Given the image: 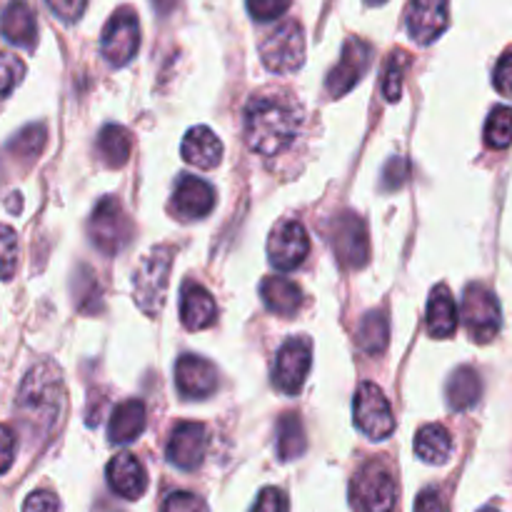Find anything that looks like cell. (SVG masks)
<instances>
[{
  "mask_svg": "<svg viewBox=\"0 0 512 512\" xmlns=\"http://www.w3.org/2000/svg\"><path fill=\"white\" fill-rule=\"evenodd\" d=\"M170 268H173V250L170 248H155L153 253L140 260L138 270L133 275V290L135 303L143 313H160L165 295H168Z\"/></svg>",
  "mask_w": 512,
  "mask_h": 512,
  "instance_id": "3",
  "label": "cell"
},
{
  "mask_svg": "<svg viewBox=\"0 0 512 512\" xmlns=\"http://www.w3.org/2000/svg\"><path fill=\"white\" fill-rule=\"evenodd\" d=\"M215 193L205 180L193 178V175H180L173 193V208L180 218L193 220L205 218L213 210Z\"/></svg>",
  "mask_w": 512,
  "mask_h": 512,
  "instance_id": "18",
  "label": "cell"
},
{
  "mask_svg": "<svg viewBox=\"0 0 512 512\" xmlns=\"http://www.w3.org/2000/svg\"><path fill=\"white\" fill-rule=\"evenodd\" d=\"M483 395V383H480V375L473 368H458L453 373V378L448 380V403L450 408L463 413V410L473 408L475 403Z\"/></svg>",
  "mask_w": 512,
  "mask_h": 512,
  "instance_id": "26",
  "label": "cell"
},
{
  "mask_svg": "<svg viewBox=\"0 0 512 512\" xmlns=\"http://www.w3.org/2000/svg\"><path fill=\"white\" fill-rule=\"evenodd\" d=\"M175 385L183 398H210L218 388V375L215 368L205 358L198 355H183L175 363Z\"/></svg>",
  "mask_w": 512,
  "mask_h": 512,
  "instance_id": "16",
  "label": "cell"
},
{
  "mask_svg": "<svg viewBox=\"0 0 512 512\" xmlns=\"http://www.w3.org/2000/svg\"><path fill=\"white\" fill-rule=\"evenodd\" d=\"M48 5L53 8V13L58 18H63L65 23H75V20L83 15L88 0H48Z\"/></svg>",
  "mask_w": 512,
  "mask_h": 512,
  "instance_id": "38",
  "label": "cell"
},
{
  "mask_svg": "<svg viewBox=\"0 0 512 512\" xmlns=\"http://www.w3.org/2000/svg\"><path fill=\"white\" fill-rule=\"evenodd\" d=\"M415 512H445V503L438 490H423L415 500Z\"/></svg>",
  "mask_w": 512,
  "mask_h": 512,
  "instance_id": "43",
  "label": "cell"
},
{
  "mask_svg": "<svg viewBox=\"0 0 512 512\" xmlns=\"http://www.w3.org/2000/svg\"><path fill=\"white\" fill-rule=\"evenodd\" d=\"M458 305L450 290L445 285H438L430 295L428 303V333L430 338H453L455 328H458Z\"/></svg>",
  "mask_w": 512,
  "mask_h": 512,
  "instance_id": "22",
  "label": "cell"
},
{
  "mask_svg": "<svg viewBox=\"0 0 512 512\" xmlns=\"http://www.w3.org/2000/svg\"><path fill=\"white\" fill-rule=\"evenodd\" d=\"M300 113L283 98H255L245 108V138L260 155H278L295 140Z\"/></svg>",
  "mask_w": 512,
  "mask_h": 512,
  "instance_id": "1",
  "label": "cell"
},
{
  "mask_svg": "<svg viewBox=\"0 0 512 512\" xmlns=\"http://www.w3.org/2000/svg\"><path fill=\"white\" fill-rule=\"evenodd\" d=\"M495 88H498L500 95L505 98H512V50L505 53L503 58L498 60V68H495V78H493Z\"/></svg>",
  "mask_w": 512,
  "mask_h": 512,
  "instance_id": "36",
  "label": "cell"
},
{
  "mask_svg": "<svg viewBox=\"0 0 512 512\" xmlns=\"http://www.w3.org/2000/svg\"><path fill=\"white\" fill-rule=\"evenodd\" d=\"M140 45V28L138 18L133 15V10L123 8L108 20L103 30V38H100V53L108 60L110 65L120 68V65L128 63L135 53H138Z\"/></svg>",
  "mask_w": 512,
  "mask_h": 512,
  "instance_id": "9",
  "label": "cell"
},
{
  "mask_svg": "<svg viewBox=\"0 0 512 512\" xmlns=\"http://www.w3.org/2000/svg\"><path fill=\"white\" fill-rule=\"evenodd\" d=\"M145 428V405L140 400H125L123 405H118L110 418L108 425V438L110 443H133Z\"/></svg>",
  "mask_w": 512,
  "mask_h": 512,
  "instance_id": "23",
  "label": "cell"
},
{
  "mask_svg": "<svg viewBox=\"0 0 512 512\" xmlns=\"http://www.w3.org/2000/svg\"><path fill=\"white\" fill-rule=\"evenodd\" d=\"M215 300L203 285L188 283L183 288V300H180V318L188 330H203L215 320Z\"/></svg>",
  "mask_w": 512,
  "mask_h": 512,
  "instance_id": "21",
  "label": "cell"
},
{
  "mask_svg": "<svg viewBox=\"0 0 512 512\" xmlns=\"http://www.w3.org/2000/svg\"><path fill=\"white\" fill-rule=\"evenodd\" d=\"M288 5L290 0H248L250 15L255 20H263V23L280 18L288 10Z\"/></svg>",
  "mask_w": 512,
  "mask_h": 512,
  "instance_id": "34",
  "label": "cell"
},
{
  "mask_svg": "<svg viewBox=\"0 0 512 512\" xmlns=\"http://www.w3.org/2000/svg\"><path fill=\"white\" fill-rule=\"evenodd\" d=\"M253 512H285V498L280 490L275 488H265L260 493L258 503H255Z\"/></svg>",
  "mask_w": 512,
  "mask_h": 512,
  "instance_id": "42",
  "label": "cell"
},
{
  "mask_svg": "<svg viewBox=\"0 0 512 512\" xmlns=\"http://www.w3.org/2000/svg\"><path fill=\"white\" fill-rule=\"evenodd\" d=\"M180 153H183L185 163L195 165V168L210 170L220 163V158H223V143H220V138L213 130L198 125V128L188 130L183 145H180Z\"/></svg>",
  "mask_w": 512,
  "mask_h": 512,
  "instance_id": "19",
  "label": "cell"
},
{
  "mask_svg": "<svg viewBox=\"0 0 512 512\" xmlns=\"http://www.w3.org/2000/svg\"><path fill=\"white\" fill-rule=\"evenodd\" d=\"M313 358H310V343L303 338H293L278 350L275 355V370L273 380L275 388L283 390V393L295 395L303 388L305 378H308V370Z\"/></svg>",
  "mask_w": 512,
  "mask_h": 512,
  "instance_id": "11",
  "label": "cell"
},
{
  "mask_svg": "<svg viewBox=\"0 0 512 512\" xmlns=\"http://www.w3.org/2000/svg\"><path fill=\"white\" fill-rule=\"evenodd\" d=\"M13 458H15V435L13 430L0 425V473H5V470L13 465Z\"/></svg>",
  "mask_w": 512,
  "mask_h": 512,
  "instance_id": "41",
  "label": "cell"
},
{
  "mask_svg": "<svg viewBox=\"0 0 512 512\" xmlns=\"http://www.w3.org/2000/svg\"><path fill=\"white\" fill-rule=\"evenodd\" d=\"M88 233L93 238L95 248L105 255L120 253L130 238V220L123 213L120 203L115 198H103L93 210Z\"/></svg>",
  "mask_w": 512,
  "mask_h": 512,
  "instance_id": "8",
  "label": "cell"
},
{
  "mask_svg": "<svg viewBox=\"0 0 512 512\" xmlns=\"http://www.w3.org/2000/svg\"><path fill=\"white\" fill-rule=\"evenodd\" d=\"M333 250L350 268H363L370 258L368 230L358 215H340L333 228Z\"/></svg>",
  "mask_w": 512,
  "mask_h": 512,
  "instance_id": "12",
  "label": "cell"
},
{
  "mask_svg": "<svg viewBox=\"0 0 512 512\" xmlns=\"http://www.w3.org/2000/svg\"><path fill=\"white\" fill-rule=\"evenodd\" d=\"M308 253L310 238L298 220H283L268 240V258L278 270L298 268L308 258Z\"/></svg>",
  "mask_w": 512,
  "mask_h": 512,
  "instance_id": "10",
  "label": "cell"
},
{
  "mask_svg": "<svg viewBox=\"0 0 512 512\" xmlns=\"http://www.w3.org/2000/svg\"><path fill=\"white\" fill-rule=\"evenodd\" d=\"M0 33L13 45L33 48L35 38H38V25H35V15L25 0H13L5 8L3 18H0Z\"/></svg>",
  "mask_w": 512,
  "mask_h": 512,
  "instance_id": "20",
  "label": "cell"
},
{
  "mask_svg": "<svg viewBox=\"0 0 512 512\" xmlns=\"http://www.w3.org/2000/svg\"><path fill=\"white\" fill-rule=\"evenodd\" d=\"M370 55H373V48H370L365 40L353 38L345 43L338 65H335L328 75V93L333 95V98L345 95L360 78H363L365 70H368L370 65Z\"/></svg>",
  "mask_w": 512,
  "mask_h": 512,
  "instance_id": "13",
  "label": "cell"
},
{
  "mask_svg": "<svg viewBox=\"0 0 512 512\" xmlns=\"http://www.w3.org/2000/svg\"><path fill=\"white\" fill-rule=\"evenodd\" d=\"M15 265H18V238L13 228L0 225V280L13 278Z\"/></svg>",
  "mask_w": 512,
  "mask_h": 512,
  "instance_id": "31",
  "label": "cell"
},
{
  "mask_svg": "<svg viewBox=\"0 0 512 512\" xmlns=\"http://www.w3.org/2000/svg\"><path fill=\"white\" fill-rule=\"evenodd\" d=\"M463 323L470 338L478 343H490L500 333L503 315H500V303L485 285H468L463 298Z\"/></svg>",
  "mask_w": 512,
  "mask_h": 512,
  "instance_id": "6",
  "label": "cell"
},
{
  "mask_svg": "<svg viewBox=\"0 0 512 512\" xmlns=\"http://www.w3.org/2000/svg\"><path fill=\"white\" fill-rule=\"evenodd\" d=\"M350 495L358 512H393L398 488L385 465L368 463L355 475Z\"/></svg>",
  "mask_w": 512,
  "mask_h": 512,
  "instance_id": "4",
  "label": "cell"
},
{
  "mask_svg": "<svg viewBox=\"0 0 512 512\" xmlns=\"http://www.w3.org/2000/svg\"><path fill=\"white\" fill-rule=\"evenodd\" d=\"M208 443L203 423H178L168 440V460L183 470H195L208 453Z\"/></svg>",
  "mask_w": 512,
  "mask_h": 512,
  "instance_id": "14",
  "label": "cell"
},
{
  "mask_svg": "<svg viewBox=\"0 0 512 512\" xmlns=\"http://www.w3.org/2000/svg\"><path fill=\"white\" fill-rule=\"evenodd\" d=\"M485 143L495 150L508 148L512 143V108H495L485 123Z\"/></svg>",
  "mask_w": 512,
  "mask_h": 512,
  "instance_id": "30",
  "label": "cell"
},
{
  "mask_svg": "<svg viewBox=\"0 0 512 512\" xmlns=\"http://www.w3.org/2000/svg\"><path fill=\"white\" fill-rule=\"evenodd\" d=\"M405 23L410 38L420 45L433 43L448 28V0H410Z\"/></svg>",
  "mask_w": 512,
  "mask_h": 512,
  "instance_id": "15",
  "label": "cell"
},
{
  "mask_svg": "<svg viewBox=\"0 0 512 512\" xmlns=\"http://www.w3.org/2000/svg\"><path fill=\"white\" fill-rule=\"evenodd\" d=\"M305 453V430L298 415H283L278 423V455L283 460L300 458Z\"/></svg>",
  "mask_w": 512,
  "mask_h": 512,
  "instance_id": "28",
  "label": "cell"
},
{
  "mask_svg": "<svg viewBox=\"0 0 512 512\" xmlns=\"http://www.w3.org/2000/svg\"><path fill=\"white\" fill-rule=\"evenodd\" d=\"M480 512H500V510H495V508H483Z\"/></svg>",
  "mask_w": 512,
  "mask_h": 512,
  "instance_id": "46",
  "label": "cell"
},
{
  "mask_svg": "<svg viewBox=\"0 0 512 512\" xmlns=\"http://www.w3.org/2000/svg\"><path fill=\"white\" fill-rule=\"evenodd\" d=\"M403 68H405V55L398 53L390 58L388 70H385V80H383V93L385 98L393 103V100L400 98V85H403Z\"/></svg>",
  "mask_w": 512,
  "mask_h": 512,
  "instance_id": "33",
  "label": "cell"
},
{
  "mask_svg": "<svg viewBox=\"0 0 512 512\" xmlns=\"http://www.w3.org/2000/svg\"><path fill=\"white\" fill-rule=\"evenodd\" d=\"M405 175H408V163L403 158H393L385 165V190H395L405 183Z\"/></svg>",
  "mask_w": 512,
  "mask_h": 512,
  "instance_id": "40",
  "label": "cell"
},
{
  "mask_svg": "<svg viewBox=\"0 0 512 512\" xmlns=\"http://www.w3.org/2000/svg\"><path fill=\"white\" fill-rule=\"evenodd\" d=\"M153 3H155V8L160 10V13H168V10L175 5V0H153Z\"/></svg>",
  "mask_w": 512,
  "mask_h": 512,
  "instance_id": "44",
  "label": "cell"
},
{
  "mask_svg": "<svg viewBox=\"0 0 512 512\" xmlns=\"http://www.w3.org/2000/svg\"><path fill=\"white\" fill-rule=\"evenodd\" d=\"M163 512H208V505L193 493H175L165 500Z\"/></svg>",
  "mask_w": 512,
  "mask_h": 512,
  "instance_id": "35",
  "label": "cell"
},
{
  "mask_svg": "<svg viewBox=\"0 0 512 512\" xmlns=\"http://www.w3.org/2000/svg\"><path fill=\"white\" fill-rule=\"evenodd\" d=\"M355 425L363 430L368 438L373 440H385L393 435L395 430V418L393 410H390L388 398L383 395V390L375 383H363L355 393Z\"/></svg>",
  "mask_w": 512,
  "mask_h": 512,
  "instance_id": "7",
  "label": "cell"
},
{
  "mask_svg": "<svg viewBox=\"0 0 512 512\" xmlns=\"http://www.w3.org/2000/svg\"><path fill=\"white\" fill-rule=\"evenodd\" d=\"M260 295H263L265 305L273 310L275 315H283V318H290V315L298 313L300 303H303V293H300L298 285L288 278H265L260 283Z\"/></svg>",
  "mask_w": 512,
  "mask_h": 512,
  "instance_id": "24",
  "label": "cell"
},
{
  "mask_svg": "<svg viewBox=\"0 0 512 512\" xmlns=\"http://www.w3.org/2000/svg\"><path fill=\"white\" fill-rule=\"evenodd\" d=\"M63 405V380L53 363L35 365L18 393V413L33 430L48 433Z\"/></svg>",
  "mask_w": 512,
  "mask_h": 512,
  "instance_id": "2",
  "label": "cell"
},
{
  "mask_svg": "<svg viewBox=\"0 0 512 512\" xmlns=\"http://www.w3.org/2000/svg\"><path fill=\"white\" fill-rule=\"evenodd\" d=\"M23 512H60V503L53 493H48V490H38V493L28 495Z\"/></svg>",
  "mask_w": 512,
  "mask_h": 512,
  "instance_id": "37",
  "label": "cell"
},
{
  "mask_svg": "<svg viewBox=\"0 0 512 512\" xmlns=\"http://www.w3.org/2000/svg\"><path fill=\"white\" fill-rule=\"evenodd\" d=\"M263 65L273 73H293L305 60V35L295 20L278 25L268 38L260 43Z\"/></svg>",
  "mask_w": 512,
  "mask_h": 512,
  "instance_id": "5",
  "label": "cell"
},
{
  "mask_svg": "<svg viewBox=\"0 0 512 512\" xmlns=\"http://www.w3.org/2000/svg\"><path fill=\"white\" fill-rule=\"evenodd\" d=\"M365 3H370V5H383L385 0H365Z\"/></svg>",
  "mask_w": 512,
  "mask_h": 512,
  "instance_id": "45",
  "label": "cell"
},
{
  "mask_svg": "<svg viewBox=\"0 0 512 512\" xmlns=\"http://www.w3.org/2000/svg\"><path fill=\"white\" fill-rule=\"evenodd\" d=\"M25 75V65L8 50H0V100L13 93L15 85Z\"/></svg>",
  "mask_w": 512,
  "mask_h": 512,
  "instance_id": "32",
  "label": "cell"
},
{
  "mask_svg": "<svg viewBox=\"0 0 512 512\" xmlns=\"http://www.w3.org/2000/svg\"><path fill=\"white\" fill-rule=\"evenodd\" d=\"M130 150H133V140L123 125H105L98 135V153L113 168L128 163Z\"/></svg>",
  "mask_w": 512,
  "mask_h": 512,
  "instance_id": "27",
  "label": "cell"
},
{
  "mask_svg": "<svg viewBox=\"0 0 512 512\" xmlns=\"http://www.w3.org/2000/svg\"><path fill=\"white\" fill-rule=\"evenodd\" d=\"M43 138H45V130L40 128H28V130H23V133L18 135V138H15V143H13V150H23L25 145H28V155L30 158H33V155H38V150H40V145H43Z\"/></svg>",
  "mask_w": 512,
  "mask_h": 512,
  "instance_id": "39",
  "label": "cell"
},
{
  "mask_svg": "<svg viewBox=\"0 0 512 512\" xmlns=\"http://www.w3.org/2000/svg\"><path fill=\"white\" fill-rule=\"evenodd\" d=\"M388 335H390V328L385 315L370 313L365 315L363 325H360L358 330V345L365 350V353L378 355L383 353L385 345H388Z\"/></svg>",
  "mask_w": 512,
  "mask_h": 512,
  "instance_id": "29",
  "label": "cell"
},
{
  "mask_svg": "<svg viewBox=\"0 0 512 512\" xmlns=\"http://www.w3.org/2000/svg\"><path fill=\"white\" fill-rule=\"evenodd\" d=\"M108 483L120 498L138 500L148 490V473L135 455L120 453L108 463Z\"/></svg>",
  "mask_w": 512,
  "mask_h": 512,
  "instance_id": "17",
  "label": "cell"
},
{
  "mask_svg": "<svg viewBox=\"0 0 512 512\" xmlns=\"http://www.w3.org/2000/svg\"><path fill=\"white\" fill-rule=\"evenodd\" d=\"M415 453L430 465H440L453 453V438L443 425H425L415 435Z\"/></svg>",
  "mask_w": 512,
  "mask_h": 512,
  "instance_id": "25",
  "label": "cell"
}]
</instances>
